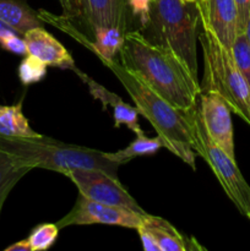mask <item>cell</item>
<instances>
[{"label": "cell", "instance_id": "obj_1", "mask_svg": "<svg viewBox=\"0 0 250 251\" xmlns=\"http://www.w3.org/2000/svg\"><path fill=\"white\" fill-rule=\"evenodd\" d=\"M120 63L179 110L199 103L201 85L174 54L151 43L140 31H127L119 51Z\"/></svg>", "mask_w": 250, "mask_h": 251}, {"label": "cell", "instance_id": "obj_2", "mask_svg": "<svg viewBox=\"0 0 250 251\" xmlns=\"http://www.w3.org/2000/svg\"><path fill=\"white\" fill-rule=\"evenodd\" d=\"M126 90L139 114L145 117L163 141L164 147L188 166L195 169L196 153L193 147L190 123L186 112L179 110L152 90L135 73L122 63L108 59H100Z\"/></svg>", "mask_w": 250, "mask_h": 251}, {"label": "cell", "instance_id": "obj_3", "mask_svg": "<svg viewBox=\"0 0 250 251\" xmlns=\"http://www.w3.org/2000/svg\"><path fill=\"white\" fill-rule=\"evenodd\" d=\"M199 26L200 14L196 2L152 0L149 20L140 32L147 41L174 54L199 78Z\"/></svg>", "mask_w": 250, "mask_h": 251}, {"label": "cell", "instance_id": "obj_4", "mask_svg": "<svg viewBox=\"0 0 250 251\" xmlns=\"http://www.w3.org/2000/svg\"><path fill=\"white\" fill-rule=\"evenodd\" d=\"M0 149L33 169H48L60 174L71 169H100L118 178L119 164L108 157V152L65 144L43 135L39 137L0 135Z\"/></svg>", "mask_w": 250, "mask_h": 251}, {"label": "cell", "instance_id": "obj_5", "mask_svg": "<svg viewBox=\"0 0 250 251\" xmlns=\"http://www.w3.org/2000/svg\"><path fill=\"white\" fill-rule=\"evenodd\" d=\"M199 42L203 54L201 92L218 93L230 110L250 125V85L235 65L230 49L203 28Z\"/></svg>", "mask_w": 250, "mask_h": 251}, {"label": "cell", "instance_id": "obj_6", "mask_svg": "<svg viewBox=\"0 0 250 251\" xmlns=\"http://www.w3.org/2000/svg\"><path fill=\"white\" fill-rule=\"evenodd\" d=\"M193 135V147L198 156L203 158L217 178L225 195L229 198L242 215L250 211V186L240 173L234 157L229 156L222 147L208 137L201 119L199 103L186 110Z\"/></svg>", "mask_w": 250, "mask_h": 251}, {"label": "cell", "instance_id": "obj_7", "mask_svg": "<svg viewBox=\"0 0 250 251\" xmlns=\"http://www.w3.org/2000/svg\"><path fill=\"white\" fill-rule=\"evenodd\" d=\"M77 188L78 194L96 202L126 207L145 213L137 201L122 185L119 178L100 169H71L63 173Z\"/></svg>", "mask_w": 250, "mask_h": 251}, {"label": "cell", "instance_id": "obj_8", "mask_svg": "<svg viewBox=\"0 0 250 251\" xmlns=\"http://www.w3.org/2000/svg\"><path fill=\"white\" fill-rule=\"evenodd\" d=\"M147 212L140 213L126 207L96 202L78 194L73 210L56 222L60 229L69 226L107 225L137 229Z\"/></svg>", "mask_w": 250, "mask_h": 251}, {"label": "cell", "instance_id": "obj_9", "mask_svg": "<svg viewBox=\"0 0 250 251\" xmlns=\"http://www.w3.org/2000/svg\"><path fill=\"white\" fill-rule=\"evenodd\" d=\"M199 110L208 137L234 157V136L229 105L216 92H201Z\"/></svg>", "mask_w": 250, "mask_h": 251}, {"label": "cell", "instance_id": "obj_10", "mask_svg": "<svg viewBox=\"0 0 250 251\" xmlns=\"http://www.w3.org/2000/svg\"><path fill=\"white\" fill-rule=\"evenodd\" d=\"M80 19L91 36L105 29H118L123 33L130 31L131 11L127 0H80Z\"/></svg>", "mask_w": 250, "mask_h": 251}, {"label": "cell", "instance_id": "obj_11", "mask_svg": "<svg viewBox=\"0 0 250 251\" xmlns=\"http://www.w3.org/2000/svg\"><path fill=\"white\" fill-rule=\"evenodd\" d=\"M200 25L227 49L237 37V7L234 0H196Z\"/></svg>", "mask_w": 250, "mask_h": 251}, {"label": "cell", "instance_id": "obj_12", "mask_svg": "<svg viewBox=\"0 0 250 251\" xmlns=\"http://www.w3.org/2000/svg\"><path fill=\"white\" fill-rule=\"evenodd\" d=\"M24 39L27 55L38 59L44 65L70 70L76 68L75 61L68 49L55 37L47 32L44 27L29 29L24 34Z\"/></svg>", "mask_w": 250, "mask_h": 251}, {"label": "cell", "instance_id": "obj_13", "mask_svg": "<svg viewBox=\"0 0 250 251\" xmlns=\"http://www.w3.org/2000/svg\"><path fill=\"white\" fill-rule=\"evenodd\" d=\"M78 77L87 85L88 91L92 95L95 100H98L103 104V109H105L107 105L112 107L113 109V118H114V125L115 127H119L120 125H125L127 129L131 130L134 134L140 135L144 134L142 129L139 125V110L136 107H131L127 103H125L119 96L115 93L110 92L102 85L96 82L95 80L90 77L88 75L83 74L82 71L78 70L77 68L74 69Z\"/></svg>", "mask_w": 250, "mask_h": 251}, {"label": "cell", "instance_id": "obj_14", "mask_svg": "<svg viewBox=\"0 0 250 251\" xmlns=\"http://www.w3.org/2000/svg\"><path fill=\"white\" fill-rule=\"evenodd\" d=\"M140 227L145 228L158 244L159 251H188V250H205L194 238L181 234L168 221L157 216L147 213ZM139 227V228H140Z\"/></svg>", "mask_w": 250, "mask_h": 251}, {"label": "cell", "instance_id": "obj_15", "mask_svg": "<svg viewBox=\"0 0 250 251\" xmlns=\"http://www.w3.org/2000/svg\"><path fill=\"white\" fill-rule=\"evenodd\" d=\"M0 21L22 37L29 29L44 26L39 12L25 0H0Z\"/></svg>", "mask_w": 250, "mask_h": 251}, {"label": "cell", "instance_id": "obj_16", "mask_svg": "<svg viewBox=\"0 0 250 251\" xmlns=\"http://www.w3.org/2000/svg\"><path fill=\"white\" fill-rule=\"evenodd\" d=\"M33 168L14 154L0 149V215L7 196L16 184Z\"/></svg>", "mask_w": 250, "mask_h": 251}, {"label": "cell", "instance_id": "obj_17", "mask_svg": "<svg viewBox=\"0 0 250 251\" xmlns=\"http://www.w3.org/2000/svg\"><path fill=\"white\" fill-rule=\"evenodd\" d=\"M0 135L7 137H39L22 112L21 103L0 105Z\"/></svg>", "mask_w": 250, "mask_h": 251}, {"label": "cell", "instance_id": "obj_18", "mask_svg": "<svg viewBox=\"0 0 250 251\" xmlns=\"http://www.w3.org/2000/svg\"><path fill=\"white\" fill-rule=\"evenodd\" d=\"M162 147H164V145L158 135L150 139V137L145 136V134H140L136 135V139L125 149L113 152V153L108 152V157L120 166V164L127 163L137 157L152 156V154L157 153Z\"/></svg>", "mask_w": 250, "mask_h": 251}, {"label": "cell", "instance_id": "obj_19", "mask_svg": "<svg viewBox=\"0 0 250 251\" xmlns=\"http://www.w3.org/2000/svg\"><path fill=\"white\" fill-rule=\"evenodd\" d=\"M59 230L60 228L56 223H43L37 226L27 238L31 251H43L53 247L59 237Z\"/></svg>", "mask_w": 250, "mask_h": 251}, {"label": "cell", "instance_id": "obj_20", "mask_svg": "<svg viewBox=\"0 0 250 251\" xmlns=\"http://www.w3.org/2000/svg\"><path fill=\"white\" fill-rule=\"evenodd\" d=\"M230 53L237 68L250 85V43L244 33L237 34L230 47Z\"/></svg>", "mask_w": 250, "mask_h": 251}, {"label": "cell", "instance_id": "obj_21", "mask_svg": "<svg viewBox=\"0 0 250 251\" xmlns=\"http://www.w3.org/2000/svg\"><path fill=\"white\" fill-rule=\"evenodd\" d=\"M47 75V65H44L38 59L31 55H26V58L21 61L19 66L20 81L25 86L33 85L43 80Z\"/></svg>", "mask_w": 250, "mask_h": 251}, {"label": "cell", "instance_id": "obj_22", "mask_svg": "<svg viewBox=\"0 0 250 251\" xmlns=\"http://www.w3.org/2000/svg\"><path fill=\"white\" fill-rule=\"evenodd\" d=\"M0 47L10 53L17 54V55H27V48L24 37L17 33L0 37Z\"/></svg>", "mask_w": 250, "mask_h": 251}, {"label": "cell", "instance_id": "obj_23", "mask_svg": "<svg viewBox=\"0 0 250 251\" xmlns=\"http://www.w3.org/2000/svg\"><path fill=\"white\" fill-rule=\"evenodd\" d=\"M151 1L152 0H127L131 15L139 17L141 26H144L149 20Z\"/></svg>", "mask_w": 250, "mask_h": 251}, {"label": "cell", "instance_id": "obj_24", "mask_svg": "<svg viewBox=\"0 0 250 251\" xmlns=\"http://www.w3.org/2000/svg\"><path fill=\"white\" fill-rule=\"evenodd\" d=\"M237 7V34L244 33L250 15V0H234Z\"/></svg>", "mask_w": 250, "mask_h": 251}, {"label": "cell", "instance_id": "obj_25", "mask_svg": "<svg viewBox=\"0 0 250 251\" xmlns=\"http://www.w3.org/2000/svg\"><path fill=\"white\" fill-rule=\"evenodd\" d=\"M63 9V16L70 20H76L81 17L80 0H59Z\"/></svg>", "mask_w": 250, "mask_h": 251}, {"label": "cell", "instance_id": "obj_26", "mask_svg": "<svg viewBox=\"0 0 250 251\" xmlns=\"http://www.w3.org/2000/svg\"><path fill=\"white\" fill-rule=\"evenodd\" d=\"M136 230L139 232L140 239H141V244H142V248H144V250L159 251L158 244H157V242L154 240V238L152 237L151 233H149L146 229H145V228H142V227L137 228Z\"/></svg>", "mask_w": 250, "mask_h": 251}, {"label": "cell", "instance_id": "obj_27", "mask_svg": "<svg viewBox=\"0 0 250 251\" xmlns=\"http://www.w3.org/2000/svg\"><path fill=\"white\" fill-rule=\"evenodd\" d=\"M5 251H31V248H29L28 240H20V242L15 243V244L7 247Z\"/></svg>", "mask_w": 250, "mask_h": 251}, {"label": "cell", "instance_id": "obj_28", "mask_svg": "<svg viewBox=\"0 0 250 251\" xmlns=\"http://www.w3.org/2000/svg\"><path fill=\"white\" fill-rule=\"evenodd\" d=\"M11 33H16V32H15L12 28H10L9 26H6L4 22L0 21V37L6 36V34H11ZM17 34H19V33H17Z\"/></svg>", "mask_w": 250, "mask_h": 251}, {"label": "cell", "instance_id": "obj_29", "mask_svg": "<svg viewBox=\"0 0 250 251\" xmlns=\"http://www.w3.org/2000/svg\"><path fill=\"white\" fill-rule=\"evenodd\" d=\"M244 34H245V36H247L248 41H249V43H250V15H249V20H248L247 27H245Z\"/></svg>", "mask_w": 250, "mask_h": 251}, {"label": "cell", "instance_id": "obj_30", "mask_svg": "<svg viewBox=\"0 0 250 251\" xmlns=\"http://www.w3.org/2000/svg\"><path fill=\"white\" fill-rule=\"evenodd\" d=\"M183 1H186V2H195L196 0H183Z\"/></svg>", "mask_w": 250, "mask_h": 251}, {"label": "cell", "instance_id": "obj_31", "mask_svg": "<svg viewBox=\"0 0 250 251\" xmlns=\"http://www.w3.org/2000/svg\"><path fill=\"white\" fill-rule=\"evenodd\" d=\"M247 217L249 218V220H250V211H249V213H248V216H247Z\"/></svg>", "mask_w": 250, "mask_h": 251}]
</instances>
